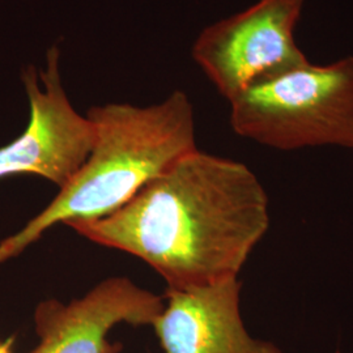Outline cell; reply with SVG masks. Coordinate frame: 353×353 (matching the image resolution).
Returning a JSON list of instances; mask_svg holds the SVG:
<instances>
[{
	"mask_svg": "<svg viewBox=\"0 0 353 353\" xmlns=\"http://www.w3.org/2000/svg\"><path fill=\"white\" fill-rule=\"evenodd\" d=\"M0 353H12V341H0Z\"/></svg>",
	"mask_w": 353,
	"mask_h": 353,
	"instance_id": "ba28073f",
	"label": "cell"
},
{
	"mask_svg": "<svg viewBox=\"0 0 353 353\" xmlns=\"http://www.w3.org/2000/svg\"><path fill=\"white\" fill-rule=\"evenodd\" d=\"M305 0H258L249 8L203 29L192 58L228 101L252 83L309 59L294 29Z\"/></svg>",
	"mask_w": 353,
	"mask_h": 353,
	"instance_id": "277c9868",
	"label": "cell"
},
{
	"mask_svg": "<svg viewBox=\"0 0 353 353\" xmlns=\"http://www.w3.org/2000/svg\"><path fill=\"white\" fill-rule=\"evenodd\" d=\"M239 278L190 290L166 288L164 309L152 326L163 353H283L272 341L248 332Z\"/></svg>",
	"mask_w": 353,
	"mask_h": 353,
	"instance_id": "52a82bcc",
	"label": "cell"
},
{
	"mask_svg": "<svg viewBox=\"0 0 353 353\" xmlns=\"http://www.w3.org/2000/svg\"><path fill=\"white\" fill-rule=\"evenodd\" d=\"M270 225V198L252 169L196 148L114 214L65 227L139 258L168 290H190L239 278Z\"/></svg>",
	"mask_w": 353,
	"mask_h": 353,
	"instance_id": "6da1fadb",
	"label": "cell"
},
{
	"mask_svg": "<svg viewBox=\"0 0 353 353\" xmlns=\"http://www.w3.org/2000/svg\"><path fill=\"white\" fill-rule=\"evenodd\" d=\"M61 57L55 43L46 52L43 68L29 65L23 72L29 123L20 137L0 147V179L33 174L62 189L88 159L96 131L88 115L76 112L65 93Z\"/></svg>",
	"mask_w": 353,
	"mask_h": 353,
	"instance_id": "5b68a950",
	"label": "cell"
},
{
	"mask_svg": "<svg viewBox=\"0 0 353 353\" xmlns=\"http://www.w3.org/2000/svg\"><path fill=\"white\" fill-rule=\"evenodd\" d=\"M87 115L96 131L88 159L41 214L0 242V263L54 225L114 214L152 178L198 148L194 108L181 90L148 106L121 102L93 106Z\"/></svg>",
	"mask_w": 353,
	"mask_h": 353,
	"instance_id": "7a4b0ae2",
	"label": "cell"
},
{
	"mask_svg": "<svg viewBox=\"0 0 353 353\" xmlns=\"http://www.w3.org/2000/svg\"><path fill=\"white\" fill-rule=\"evenodd\" d=\"M229 103L233 131L265 147L353 150V57L307 61L252 83Z\"/></svg>",
	"mask_w": 353,
	"mask_h": 353,
	"instance_id": "3957f363",
	"label": "cell"
},
{
	"mask_svg": "<svg viewBox=\"0 0 353 353\" xmlns=\"http://www.w3.org/2000/svg\"><path fill=\"white\" fill-rule=\"evenodd\" d=\"M164 303L125 276L106 279L71 303L42 301L34 312L39 343L30 353H121L110 331L122 323L152 327Z\"/></svg>",
	"mask_w": 353,
	"mask_h": 353,
	"instance_id": "8992f818",
	"label": "cell"
}]
</instances>
